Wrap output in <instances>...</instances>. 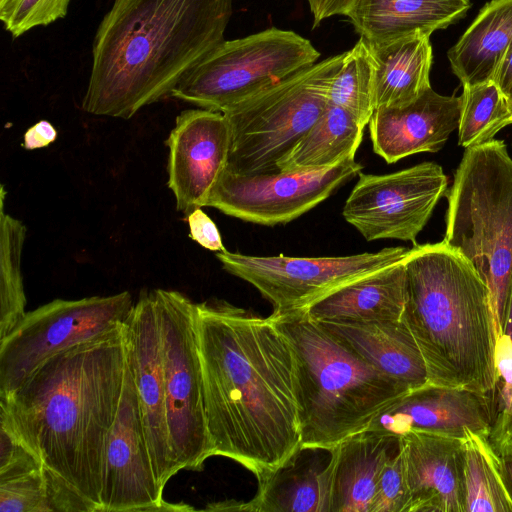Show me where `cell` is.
Listing matches in <instances>:
<instances>
[{"instance_id":"obj_38","label":"cell","mask_w":512,"mask_h":512,"mask_svg":"<svg viewBox=\"0 0 512 512\" xmlns=\"http://www.w3.org/2000/svg\"><path fill=\"white\" fill-rule=\"evenodd\" d=\"M57 136V130L49 121L40 120L24 133L23 147L26 150L44 148L53 143Z\"/></svg>"},{"instance_id":"obj_18","label":"cell","mask_w":512,"mask_h":512,"mask_svg":"<svg viewBox=\"0 0 512 512\" xmlns=\"http://www.w3.org/2000/svg\"><path fill=\"white\" fill-rule=\"evenodd\" d=\"M406 512H465L461 439L424 431L399 437Z\"/></svg>"},{"instance_id":"obj_19","label":"cell","mask_w":512,"mask_h":512,"mask_svg":"<svg viewBox=\"0 0 512 512\" xmlns=\"http://www.w3.org/2000/svg\"><path fill=\"white\" fill-rule=\"evenodd\" d=\"M460 96L432 87L402 106L375 109L369 123L373 151L388 164L421 152H437L458 128Z\"/></svg>"},{"instance_id":"obj_29","label":"cell","mask_w":512,"mask_h":512,"mask_svg":"<svg viewBox=\"0 0 512 512\" xmlns=\"http://www.w3.org/2000/svg\"><path fill=\"white\" fill-rule=\"evenodd\" d=\"M4 185L0 189V340L11 333L26 313V296L21 271V257L26 228L6 213Z\"/></svg>"},{"instance_id":"obj_39","label":"cell","mask_w":512,"mask_h":512,"mask_svg":"<svg viewBox=\"0 0 512 512\" xmlns=\"http://www.w3.org/2000/svg\"><path fill=\"white\" fill-rule=\"evenodd\" d=\"M313 16V28L324 19L345 15L354 0H306Z\"/></svg>"},{"instance_id":"obj_23","label":"cell","mask_w":512,"mask_h":512,"mask_svg":"<svg viewBox=\"0 0 512 512\" xmlns=\"http://www.w3.org/2000/svg\"><path fill=\"white\" fill-rule=\"evenodd\" d=\"M398 443L399 437L365 430L330 451V512H370L381 469Z\"/></svg>"},{"instance_id":"obj_30","label":"cell","mask_w":512,"mask_h":512,"mask_svg":"<svg viewBox=\"0 0 512 512\" xmlns=\"http://www.w3.org/2000/svg\"><path fill=\"white\" fill-rule=\"evenodd\" d=\"M458 144L464 149L494 139L512 125V109L506 95L492 80L463 86Z\"/></svg>"},{"instance_id":"obj_43","label":"cell","mask_w":512,"mask_h":512,"mask_svg":"<svg viewBox=\"0 0 512 512\" xmlns=\"http://www.w3.org/2000/svg\"><path fill=\"white\" fill-rule=\"evenodd\" d=\"M504 333L507 334L512 340V277H511V285L507 306V314L504 325Z\"/></svg>"},{"instance_id":"obj_12","label":"cell","mask_w":512,"mask_h":512,"mask_svg":"<svg viewBox=\"0 0 512 512\" xmlns=\"http://www.w3.org/2000/svg\"><path fill=\"white\" fill-rule=\"evenodd\" d=\"M361 170L355 159L325 168L264 174H240L226 168L206 207L253 224H287L326 200Z\"/></svg>"},{"instance_id":"obj_45","label":"cell","mask_w":512,"mask_h":512,"mask_svg":"<svg viewBox=\"0 0 512 512\" xmlns=\"http://www.w3.org/2000/svg\"><path fill=\"white\" fill-rule=\"evenodd\" d=\"M506 97H507L508 103L512 109V85H511L510 89L508 90V92L506 93Z\"/></svg>"},{"instance_id":"obj_16","label":"cell","mask_w":512,"mask_h":512,"mask_svg":"<svg viewBox=\"0 0 512 512\" xmlns=\"http://www.w3.org/2000/svg\"><path fill=\"white\" fill-rule=\"evenodd\" d=\"M127 357L159 487L179 472L172 456L167 424L160 332L153 291L142 292L125 322Z\"/></svg>"},{"instance_id":"obj_22","label":"cell","mask_w":512,"mask_h":512,"mask_svg":"<svg viewBox=\"0 0 512 512\" xmlns=\"http://www.w3.org/2000/svg\"><path fill=\"white\" fill-rule=\"evenodd\" d=\"M403 261L337 288L311 304L308 315L319 322L402 321L406 301Z\"/></svg>"},{"instance_id":"obj_7","label":"cell","mask_w":512,"mask_h":512,"mask_svg":"<svg viewBox=\"0 0 512 512\" xmlns=\"http://www.w3.org/2000/svg\"><path fill=\"white\" fill-rule=\"evenodd\" d=\"M343 56L315 63L224 111L231 135L227 168L240 174L279 172V161L326 109Z\"/></svg>"},{"instance_id":"obj_33","label":"cell","mask_w":512,"mask_h":512,"mask_svg":"<svg viewBox=\"0 0 512 512\" xmlns=\"http://www.w3.org/2000/svg\"><path fill=\"white\" fill-rule=\"evenodd\" d=\"M0 512H50L44 467L0 482Z\"/></svg>"},{"instance_id":"obj_13","label":"cell","mask_w":512,"mask_h":512,"mask_svg":"<svg viewBox=\"0 0 512 512\" xmlns=\"http://www.w3.org/2000/svg\"><path fill=\"white\" fill-rule=\"evenodd\" d=\"M447 188L448 178L435 162L388 174L359 172L342 215L367 241L396 239L417 245Z\"/></svg>"},{"instance_id":"obj_25","label":"cell","mask_w":512,"mask_h":512,"mask_svg":"<svg viewBox=\"0 0 512 512\" xmlns=\"http://www.w3.org/2000/svg\"><path fill=\"white\" fill-rule=\"evenodd\" d=\"M367 43L374 66L375 109L406 105L431 87L433 54L429 35Z\"/></svg>"},{"instance_id":"obj_2","label":"cell","mask_w":512,"mask_h":512,"mask_svg":"<svg viewBox=\"0 0 512 512\" xmlns=\"http://www.w3.org/2000/svg\"><path fill=\"white\" fill-rule=\"evenodd\" d=\"M126 365L124 323L54 354L0 396V420L98 512L104 454Z\"/></svg>"},{"instance_id":"obj_28","label":"cell","mask_w":512,"mask_h":512,"mask_svg":"<svg viewBox=\"0 0 512 512\" xmlns=\"http://www.w3.org/2000/svg\"><path fill=\"white\" fill-rule=\"evenodd\" d=\"M461 443L465 512H512L501 457L489 437L468 430Z\"/></svg>"},{"instance_id":"obj_15","label":"cell","mask_w":512,"mask_h":512,"mask_svg":"<svg viewBox=\"0 0 512 512\" xmlns=\"http://www.w3.org/2000/svg\"><path fill=\"white\" fill-rule=\"evenodd\" d=\"M168 187L178 211L188 215L206 207L228 166L231 135L225 115L207 109L182 111L166 140Z\"/></svg>"},{"instance_id":"obj_40","label":"cell","mask_w":512,"mask_h":512,"mask_svg":"<svg viewBox=\"0 0 512 512\" xmlns=\"http://www.w3.org/2000/svg\"><path fill=\"white\" fill-rule=\"evenodd\" d=\"M492 81L495 82L506 95L512 85V44L502 56L495 70Z\"/></svg>"},{"instance_id":"obj_26","label":"cell","mask_w":512,"mask_h":512,"mask_svg":"<svg viewBox=\"0 0 512 512\" xmlns=\"http://www.w3.org/2000/svg\"><path fill=\"white\" fill-rule=\"evenodd\" d=\"M511 44L512 0H491L482 7L447 56L461 84L474 85L492 80Z\"/></svg>"},{"instance_id":"obj_10","label":"cell","mask_w":512,"mask_h":512,"mask_svg":"<svg viewBox=\"0 0 512 512\" xmlns=\"http://www.w3.org/2000/svg\"><path fill=\"white\" fill-rule=\"evenodd\" d=\"M134 303L123 291L77 300L55 299L27 312L0 340V396L18 388L45 360L126 322Z\"/></svg>"},{"instance_id":"obj_34","label":"cell","mask_w":512,"mask_h":512,"mask_svg":"<svg viewBox=\"0 0 512 512\" xmlns=\"http://www.w3.org/2000/svg\"><path fill=\"white\" fill-rule=\"evenodd\" d=\"M408 492L398 443L379 474L370 512H406Z\"/></svg>"},{"instance_id":"obj_11","label":"cell","mask_w":512,"mask_h":512,"mask_svg":"<svg viewBox=\"0 0 512 512\" xmlns=\"http://www.w3.org/2000/svg\"><path fill=\"white\" fill-rule=\"evenodd\" d=\"M410 249L386 247L337 257L252 256L216 252L223 269L252 286L275 312L307 309L337 288L402 262Z\"/></svg>"},{"instance_id":"obj_37","label":"cell","mask_w":512,"mask_h":512,"mask_svg":"<svg viewBox=\"0 0 512 512\" xmlns=\"http://www.w3.org/2000/svg\"><path fill=\"white\" fill-rule=\"evenodd\" d=\"M187 222L190 238L200 246L213 252L226 250L216 224L202 208H197L189 213Z\"/></svg>"},{"instance_id":"obj_31","label":"cell","mask_w":512,"mask_h":512,"mask_svg":"<svg viewBox=\"0 0 512 512\" xmlns=\"http://www.w3.org/2000/svg\"><path fill=\"white\" fill-rule=\"evenodd\" d=\"M328 102L346 110L362 126L368 125L375 111L374 66L368 43L362 37L344 52L329 89Z\"/></svg>"},{"instance_id":"obj_5","label":"cell","mask_w":512,"mask_h":512,"mask_svg":"<svg viewBox=\"0 0 512 512\" xmlns=\"http://www.w3.org/2000/svg\"><path fill=\"white\" fill-rule=\"evenodd\" d=\"M294 359L301 448L331 451L412 392L306 309L271 314Z\"/></svg>"},{"instance_id":"obj_6","label":"cell","mask_w":512,"mask_h":512,"mask_svg":"<svg viewBox=\"0 0 512 512\" xmlns=\"http://www.w3.org/2000/svg\"><path fill=\"white\" fill-rule=\"evenodd\" d=\"M447 202L443 241L488 285L497 338L504 333L512 277V158L504 141L465 149Z\"/></svg>"},{"instance_id":"obj_32","label":"cell","mask_w":512,"mask_h":512,"mask_svg":"<svg viewBox=\"0 0 512 512\" xmlns=\"http://www.w3.org/2000/svg\"><path fill=\"white\" fill-rule=\"evenodd\" d=\"M495 376L491 397L493 424L489 435L493 446L512 417V340L505 333L496 338Z\"/></svg>"},{"instance_id":"obj_1","label":"cell","mask_w":512,"mask_h":512,"mask_svg":"<svg viewBox=\"0 0 512 512\" xmlns=\"http://www.w3.org/2000/svg\"><path fill=\"white\" fill-rule=\"evenodd\" d=\"M195 329L213 456L261 481L302 450L290 346L271 315L224 300L195 303Z\"/></svg>"},{"instance_id":"obj_14","label":"cell","mask_w":512,"mask_h":512,"mask_svg":"<svg viewBox=\"0 0 512 512\" xmlns=\"http://www.w3.org/2000/svg\"><path fill=\"white\" fill-rule=\"evenodd\" d=\"M152 467L137 390L128 362L103 461L101 512L193 511L164 501Z\"/></svg>"},{"instance_id":"obj_24","label":"cell","mask_w":512,"mask_h":512,"mask_svg":"<svg viewBox=\"0 0 512 512\" xmlns=\"http://www.w3.org/2000/svg\"><path fill=\"white\" fill-rule=\"evenodd\" d=\"M369 363L411 391L430 385L421 352L404 321L321 322Z\"/></svg>"},{"instance_id":"obj_17","label":"cell","mask_w":512,"mask_h":512,"mask_svg":"<svg viewBox=\"0 0 512 512\" xmlns=\"http://www.w3.org/2000/svg\"><path fill=\"white\" fill-rule=\"evenodd\" d=\"M492 424L489 397L465 388L430 384L389 406L367 430L393 437L416 430L462 439L468 430L489 437Z\"/></svg>"},{"instance_id":"obj_44","label":"cell","mask_w":512,"mask_h":512,"mask_svg":"<svg viewBox=\"0 0 512 512\" xmlns=\"http://www.w3.org/2000/svg\"><path fill=\"white\" fill-rule=\"evenodd\" d=\"M16 0H0V19L1 21L8 15Z\"/></svg>"},{"instance_id":"obj_9","label":"cell","mask_w":512,"mask_h":512,"mask_svg":"<svg viewBox=\"0 0 512 512\" xmlns=\"http://www.w3.org/2000/svg\"><path fill=\"white\" fill-rule=\"evenodd\" d=\"M152 291L159 321L172 456L179 471L201 470L213 450L204 409L195 303L178 291Z\"/></svg>"},{"instance_id":"obj_27","label":"cell","mask_w":512,"mask_h":512,"mask_svg":"<svg viewBox=\"0 0 512 512\" xmlns=\"http://www.w3.org/2000/svg\"><path fill=\"white\" fill-rule=\"evenodd\" d=\"M364 128L346 110L328 103L316 123L279 161L278 170L325 168L355 159Z\"/></svg>"},{"instance_id":"obj_20","label":"cell","mask_w":512,"mask_h":512,"mask_svg":"<svg viewBox=\"0 0 512 512\" xmlns=\"http://www.w3.org/2000/svg\"><path fill=\"white\" fill-rule=\"evenodd\" d=\"M300 453V452H299ZM290 462L261 481L255 497L247 502L225 501L208 504L211 511L330 512L332 464L315 454Z\"/></svg>"},{"instance_id":"obj_21","label":"cell","mask_w":512,"mask_h":512,"mask_svg":"<svg viewBox=\"0 0 512 512\" xmlns=\"http://www.w3.org/2000/svg\"><path fill=\"white\" fill-rule=\"evenodd\" d=\"M470 0H354L344 16L369 43L431 35L464 17Z\"/></svg>"},{"instance_id":"obj_42","label":"cell","mask_w":512,"mask_h":512,"mask_svg":"<svg viewBox=\"0 0 512 512\" xmlns=\"http://www.w3.org/2000/svg\"><path fill=\"white\" fill-rule=\"evenodd\" d=\"M494 448L499 454L512 451V417Z\"/></svg>"},{"instance_id":"obj_3","label":"cell","mask_w":512,"mask_h":512,"mask_svg":"<svg viewBox=\"0 0 512 512\" xmlns=\"http://www.w3.org/2000/svg\"><path fill=\"white\" fill-rule=\"evenodd\" d=\"M233 0H114L93 42L82 109L129 119L225 39Z\"/></svg>"},{"instance_id":"obj_4","label":"cell","mask_w":512,"mask_h":512,"mask_svg":"<svg viewBox=\"0 0 512 512\" xmlns=\"http://www.w3.org/2000/svg\"><path fill=\"white\" fill-rule=\"evenodd\" d=\"M403 265V321L421 352L430 384L469 389L491 400L496 330L485 280L443 240L414 245Z\"/></svg>"},{"instance_id":"obj_8","label":"cell","mask_w":512,"mask_h":512,"mask_svg":"<svg viewBox=\"0 0 512 512\" xmlns=\"http://www.w3.org/2000/svg\"><path fill=\"white\" fill-rule=\"evenodd\" d=\"M320 56L311 42L275 27L224 40L175 86L171 96L224 112L246 98L311 67Z\"/></svg>"},{"instance_id":"obj_41","label":"cell","mask_w":512,"mask_h":512,"mask_svg":"<svg viewBox=\"0 0 512 512\" xmlns=\"http://www.w3.org/2000/svg\"><path fill=\"white\" fill-rule=\"evenodd\" d=\"M504 480L507 486V490L512 499V451L504 452L500 454Z\"/></svg>"},{"instance_id":"obj_36","label":"cell","mask_w":512,"mask_h":512,"mask_svg":"<svg viewBox=\"0 0 512 512\" xmlns=\"http://www.w3.org/2000/svg\"><path fill=\"white\" fill-rule=\"evenodd\" d=\"M43 468L40 458L0 420V482Z\"/></svg>"},{"instance_id":"obj_35","label":"cell","mask_w":512,"mask_h":512,"mask_svg":"<svg viewBox=\"0 0 512 512\" xmlns=\"http://www.w3.org/2000/svg\"><path fill=\"white\" fill-rule=\"evenodd\" d=\"M70 0H16L2 20L5 29L16 38L36 26H46L64 18Z\"/></svg>"}]
</instances>
